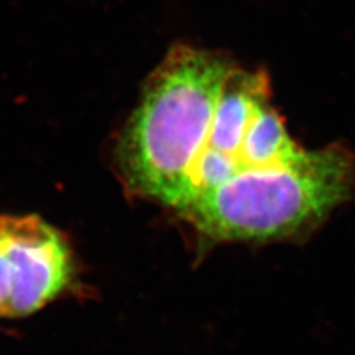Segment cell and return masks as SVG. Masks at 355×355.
Masks as SVG:
<instances>
[{
    "instance_id": "6da1fadb",
    "label": "cell",
    "mask_w": 355,
    "mask_h": 355,
    "mask_svg": "<svg viewBox=\"0 0 355 355\" xmlns=\"http://www.w3.org/2000/svg\"><path fill=\"white\" fill-rule=\"evenodd\" d=\"M271 101L263 70L224 53L176 44L144 85L117 146L120 180L187 224L244 175L262 166L252 126Z\"/></svg>"
},
{
    "instance_id": "7a4b0ae2",
    "label": "cell",
    "mask_w": 355,
    "mask_h": 355,
    "mask_svg": "<svg viewBox=\"0 0 355 355\" xmlns=\"http://www.w3.org/2000/svg\"><path fill=\"white\" fill-rule=\"evenodd\" d=\"M355 196V151L330 144L297 159L244 175L190 225L212 241L305 237Z\"/></svg>"
},
{
    "instance_id": "3957f363",
    "label": "cell",
    "mask_w": 355,
    "mask_h": 355,
    "mask_svg": "<svg viewBox=\"0 0 355 355\" xmlns=\"http://www.w3.org/2000/svg\"><path fill=\"white\" fill-rule=\"evenodd\" d=\"M71 275L70 244L57 228L36 215H0V317L36 313Z\"/></svg>"
}]
</instances>
